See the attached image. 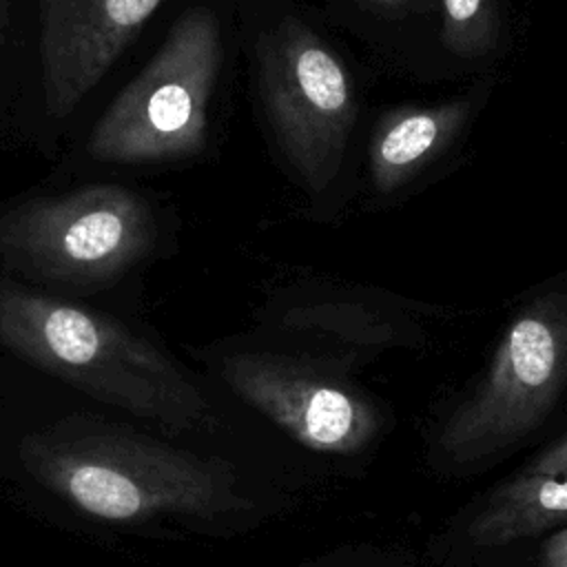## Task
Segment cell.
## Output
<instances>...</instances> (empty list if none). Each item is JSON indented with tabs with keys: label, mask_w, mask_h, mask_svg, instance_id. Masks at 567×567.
I'll return each mask as SVG.
<instances>
[{
	"label": "cell",
	"mask_w": 567,
	"mask_h": 567,
	"mask_svg": "<svg viewBox=\"0 0 567 567\" xmlns=\"http://www.w3.org/2000/svg\"><path fill=\"white\" fill-rule=\"evenodd\" d=\"M565 388L567 290H549L516 312L474 392L443 421L436 461L450 470L489 463L538 430Z\"/></svg>",
	"instance_id": "1"
},
{
	"label": "cell",
	"mask_w": 567,
	"mask_h": 567,
	"mask_svg": "<svg viewBox=\"0 0 567 567\" xmlns=\"http://www.w3.org/2000/svg\"><path fill=\"white\" fill-rule=\"evenodd\" d=\"M221 64V29L206 7L184 13L146 69L95 124L89 155L100 162H166L206 144L208 104Z\"/></svg>",
	"instance_id": "2"
},
{
	"label": "cell",
	"mask_w": 567,
	"mask_h": 567,
	"mask_svg": "<svg viewBox=\"0 0 567 567\" xmlns=\"http://www.w3.org/2000/svg\"><path fill=\"white\" fill-rule=\"evenodd\" d=\"M255 51L264 111L281 155L310 190L328 188L341 171L357 120L343 60L295 13L266 27Z\"/></svg>",
	"instance_id": "3"
},
{
	"label": "cell",
	"mask_w": 567,
	"mask_h": 567,
	"mask_svg": "<svg viewBox=\"0 0 567 567\" xmlns=\"http://www.w3.org/2000/svg\"><path fill=\"white\" fill-rule=\"evenodd\" d=\"M153 241L148 204L113 184L31 199L0 217V257L11 268L69 284L115 279Z\"/></svg>",
	"instance_id": "4"
},
{
	"label": "cell",
	"mask_w": 567,
	"mask_h": 567,
	"mask_svg": "<svg viewBox=\"0 0 567 567\" xmlns=\"http://www.w3.org/2000/svg\"><path fill=\"white\" fill-rule=\"evenodd\" d=\"M0 339L58 372L128 392L190 394L164 357L111 319L0 281Z\"/></svg>",
	"instance_id": "5"
},
{
	"label": "cell",
	"mask_w": 567,
	"mask_h": 567,
	"mask_svg": "<svg viewBox=\"0 0 567 567\" xmlns=\"http://www.w3.org/2000/svg\"><path fill=\"white\" fill-rule=\"evenodd\" d=\"M226 383L290 439L321 454H357L379 434L372 401L350 383L290 357L241 352L224 361Z\"/></svg>",
	"instance_id": "6"
},
{
	"label": "cell",
	"mask_w": 567,
	"mask_h": 567,
	"mask_svg": "<svg viewBox=\"0 0 567 567\" xmlns=\"http://www.w3.org/2000/svg\"><path fill=\"white\" fill-rule=\"evenodd\" d=\"M162 0H40L47 109L69 115L113 66Z\"/></svg>",
	"instance_id": "7"
},
{
	"label": "cell",
	"mask_w": 567,
	"mask_h": 567,
	"mask_svg": "<svg viewBox=\"0 0 567 567\" xmlns=\"http://www.w3.org/2000/svg\"><path fill=\"white\" fill-rule=\"evenodd\" d=\"M481 100L483 95L474 91L383 117L370 140L372 188L388 195L416 177L465 131Z\"/></svg>",
	"instance_id": "8"
},
{
	"label": "cell",
	"mask_w": 567,
	"mask_h": 567,
	"mask_svg": "<svg viewBox=\"0 0 567 567\" xmlns=\"http://www.w3.org/2000/svg\"><path fill=\"white\" fill-rule=\"evenodd\" d=\"M567 520V470L520 474L489 494L465 527L472 549H496L549 532Z\"/></svg>",
	"instance_id": "9"
},
{
	"label": "cell",
	"mask_w": 567,
	"mask_h": 567,
	"mask_svg": "<svg viewBox=\"0 0 567 567\" xmlns=\"http://www.w3.org/2000/svg\"><path fill=\"white\" fill-rule=\"evenodd\" d=\"M284 326L295 330H315L346 339L359 346H392L401 341H414L412 323L403 321L396 312H390L368 299H301L284 303Z\"/></svg>",
	"instance_id": "10"
},
{
	"label": "cell",
	"mask_w": 567,
	"mask_h": 567,
	"mask_svg": "<svg viewBox=\"0 0 567 567\" xmlns=\"http://www.w3.org/2000/svg\"><path fill=\"white\" fill-rule=\"evenodd\" d=\"M64 483L71 498L100 518L124 520L133 518L144 507L140 485L128 474L109 465L80 463L66 472Z\"/></svg>",
	"instance_id": "11"
},
{
	"label": "cell",
	"mask_w": 567,
	"mask_h": 567,
	"mask_svg": "<svg viewBox=\"0 0 567 567\" xmlns=\"http://www.w3.org/2000/svg\"><path fill=\"white\" fill-rule=\"evenodd\" d=\"M443 44L458 58H483L501 40L496 0H436Z\"/></svg>",
	"instance_id": "12"
},
{
	"label": "cell",
	"mask_w": 567,
	"mask_h": 567,
	"mask_svg": "<svg viewBox=\"0 0 567 567\" xmlns=\"http://www.w3.org/2000/svg\"><path fill=\"white\" fill-rule=\"evenodd\" d=\"M560 470H567V432L545 452L532 458L520 474H554Z\"/></svg>",
	"instance_id": "13"
},
{
	"label": "cell",
	"mask_w": 567,
	"mask_h": 567,
	"mask_svg": "<svg viewBox=\"0 0 567 567\" xmlns=\"http://www.w3.org/2000/svg\"><path fill=\"white\" fill-rule=\"evenodd\" d=\"M538 567H567V525L545 538L538 551Z\"/></svg>",
	"instance_id": "14"
},
{
	"label": "cell",
	"mask_w": 567,
	"mask_h": 567,
	"mask_svg": "<svg viewBox=\"0 0 567 567\" xmlns=\"http://www.w3.org/2000/svg\"><path fill=\"white\" fill-rule=\"evenodd\" d=\"M359 2H363L365 7H370L383 16L403 18V16H412V13L430 9L436 0H359Z\"/></svg>",
	"instance_id": "15"
},
{
	"label": "cell",
	"mask_w": 567,
	"mask_h": 567,
	"mask_svg": "<svg viewBox=\"0 0 567 567\" xmlns=\"http://www.w3.org/2000/svg\"><path fill=\"white\" fill-rule=\"evenodd\" d=\"M4 22H7V4H4V0H0V47H2V38H4Z\"/></svg>",
	"instance_id": "16"
}]
</instances>
